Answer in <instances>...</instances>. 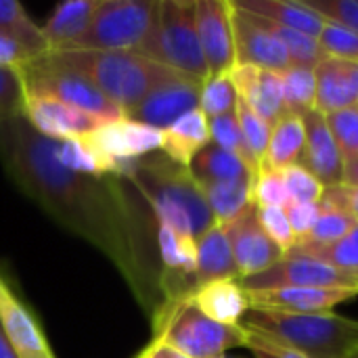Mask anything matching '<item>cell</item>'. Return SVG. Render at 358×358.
<instances>
[{
	"label": "cell",
	"instance_id": "obj_18",
	"mask_svg": "<svg viewBox=\"0 0 358 358\" xmlns=\"http://www.w3.org/2000/svg\"><path fill=\"white\" fill-rule=\"evenodd\" d=\"M315 111L329 115L342 109L358 107V63L325 55L315 65Z\"/></svg>",
	"mask_w": 358,
	"mask_h": 358
},
{
	"label": "cell",
	"instance_id": "obj_12",
	"mask_svg": "<svg viewBox=\"0 0 358 358\" xmlns=\"http://www.w3.org/2000/svg\"><path fill=\"white\" fill-rule=\"evenodd\" d=\"M231 21L235 38V65H250L275 73H283L292 67L285 46L256 15L231 4Z\"/></svg>",
	"mask_w": 358,
	"mask_h": 358
},
{
	"label": "cell",
	"instance_id": "obj_6",
	"mask_svg": "<svg viewBox=\"0 0 358 358\" xmlns=\"http://www.w3.org/2000/svg\"><path fill=\"white\" fill-rule=\"evenodd\" d=\"M195 80L210 76L195 25V0H159L157 23L136 52Z\"/></svg>",
	"mask_w": 358,
	"mask_h": 358
},
{
	"label": "cell",
	"instance_id": "obj_51",
	"mask_svg": "<svg viewBox=\"0 0 358 358\" xmlns=\"http://www.w3.org/2000/svg\"><path fill=\"white\" fill-rule=\"evenodd\" d=\"M0 358H17L15 350L10 348V344H8V340H6V336L2 331V325H0Z\"/></svg>",
	"mask_w": 358,
	"mask_h": 358
},
{
	"label": "cell",
	"instance_id": "obj_33",
	"mask_svg": "<svg viewBox=\"0 0 358 358\" xmlns=\"http://www.w3.org/2000/svg\"><path fill=\"white\" fill-rule=\"evenodd\" d=\"M268 29L271 34L285 46L289 59H292V65H300V67H313L325 57V50L321 48L319 40L313 38V36H306L298 29H292V27H285V25H277L273 21H266L262 17H258Z\"/></svg>",
	"mask_w": 358,
	"mask_h": 358
},
{
	"label": "cell",
	"instance_id": "obj_30",
	"mask_svg": "<svg viewBox=\"0 0 358 358\" xmlns=\"http://www.w3.org/2000/svg\"><path fill=\"white\" fill-rule=\"evenodd\" d=\"M0 36L21 42L36 55L48 52L42 27L36 25L25 8L15 0H0Z\"/></svg>",
	"mask_w": 358,
	"mask_h": 358
},
{
	"label": "cell",
	"instance_id": "obj_20",
	"mask_svg": "<svg viewBox=\"0 0 358 358\" xmlns=\"http://www.w3.org/2000/svg\"><path fill=\"white\" fill-rule=\"evenodd\" d=\"M231 80L237 88L239 99L271 126L287 115L279 73L250 65H235L231 69Z\"/></svg>",
	"mask_w": 358,
	"mask_h": 358
},
{
	"label": "cell",
	"instance_id": "obj_44",
	"mask_svg": "<svg viewBox=\"0 0 358 358\" xmlns=\"http://www.w3.org/2000/svg\"><path fill=\"white\" fill-rule=\"evenodd\" d=\"M319 44L325 50V55L358 63V34L346 27H340L336 23H325L319 36Z\"/></svg>",
	"mask_w": 358,
	"mask_h": 358
},
{
	"label": "cell",
	"instance_id": "obj_34",
	"mask_svg": "<svg viewBox=\"0 0 358 358\" xmlns=\"http://www.w3.org/2000/svg\"><path fill=\"white\" fill-rule=\"evenodd\" d=\"M239 103L237 88L231 80V73L222 76H208L201 84V96H199V109L208 120L235 113Z\"/></svg>",
	"mask_w": 358,
	"mask_h": 358
},
{
	"label": "cell",
	"instance_id": "obj_26",
	"mask_svg": "<svg viewBox=\"0 0 358 358\" xmlns=\"http://www.w3.org/2000/svg\"><path fill=\"white\" fill-rule=\"evenodd\" d=\"M189 172L197 180L199 187L203 185H216V182H233V180H245L254 178V170L235 153L224 151L222 147L206 145L189 164Z\"/></svg>",
	"mask_w": 358,
	"mask_h": 358
},
{
	"label": "cell",
	"instance_id": "obj_15",
	"mask_svg": "<svg viewBox=\"0 0 358 358\" xmlns=\"http://www.w3.org/2000/svg\"><path fill=\"white\" fill-rule=\"evenodd\" d=\"M0 325L17 358H57L44 329L0 273Z\"/></svg>",
	"mask_w": 358,
	"mask_h": 358
},
{
	"label": "cell",
	"instance_id": "obj_27",
	"mask_svg": "<svg viewBox=\"0 0 358 358\" xmlns=\"http://www.w3.org/2000/svg\"><path fill=\"white\" fill-rule=\"evenodd\" d=\"M304 143H306V132H304L302 115H292V113L283 115L271 128L268 149L260 168L281 172L294 164H300L304 153Z\"/></svg>",
	"mask_w": 358,
	"mask_h": 358
},
{
	"label": "cell",
	"instance_id": "obj_31",
	"mask_svg": "<svg viewBox=\"0 0 358 358\" xmlns=\"http://www.w3.org/2000/svg\"><path fill=\"white\" fill-rule=\"evenodd\" d=\"M302 256H310L315 260H321L350 277L358 279V224L340 241L331 245H306V243H296L292 250ZM289 254V252H287Z\"/></svg>",
	"mask_w": 358,
	"mask_h": 358
},
{
	"label": "cell",
	"instance_id": "obj_3",
	"mask_svg": "<svg viewBox=\"0 0 358 358\" xmlns=\"http://www.w3.org/2000/svg\"><path fill=\"white\" fill-rule=\"evenodd\" d=\"M241 327L306 358H358V321L334 310L296 315L250 308Z\"/></svg>",
	"mask_w": 358,
	"mask_h": 358
},
{
	"label": "cell",
	"instance_id": "obj_37",
	"mask_svg": "<svg viewBox=\"0 0 358 358\" xmlns=\"http://www.w3.org/2000/svg\"><path fill=\"white\" fill-rule=\"evenodd\" d=\"M327 128L340 149L344 162L358 157V107L342 109L325 115Z\"/></svg>",
	"mask_w": 358,
	"mask_h": 358
},
{
	"label": "cell",
	"instance_id": "obj_46",
	"mask_svg": "<svg viewBox=\"0 0 358 358\" xmlns=\"http://www.w3.org/2000/svg\"><path fill=\"white\" fill-rule=\"evenodd\" d=\"M44 55H36L34 50H29L27 46H23L21 42L0 36V67L4 69H23L29 63H34L36 59H40Z\"/></svg>",
	"mask_w": 358,
	"mask_h": 358
},
{
	"label": "cell",
	"instance_id": "obj_28",
	"mask_svg": "<svg viewBox=\"0 0 358 358\" xmlns=\"http://www.w3.org/2000/svg\"><path fill=\"white\" fill-rule=\"evenodd\" d=\"M157 252H159L162 273L195 275L197 239L178 233L172 227L157 224Z\"/></svg>",
	"mask_w": 358,
	"mask_h": 358
},
{
	"label": "cell",
	"instance_id": "obj_36",
	"mask_svg": "<svg viewBox=\"0 0 358 358\" xmlns=\"http://www.w3.org/2000/svg\"><path fill=\"white\" fill-rule=\"evenodd\" d=\"M237 120H239V128H241V134H243V141H245V147H248V153L256 166V170L260 168L264 155H266V149H268V141H271V124L264 122L254 109H250L241 99L237 103Z\"/></svg>",
	"mask_w": 358,
	"mask_h": 358
},
{
	"label": "cell",
	"instance_id": "obj_1",
	"mask_svg": "<svg viewBox=\"0 0 358 358\" xmlns=\"http://www.w3.org/2000/svg\"><path fill=\"white\" fill-rule=\"evenodd\" d=\"M0 164L21 193L115 266L151 321L164 306L157 220L132 182L63 168L55 141L38 134L25 117L0 122Z\"/></svg>",
	"mask_w": 358,
	"mask_h": 358
},
{
	"label": "cell",
	"instance_id": "obj_25",
	"mask_svg": "<svg viewBox=\"0 0 358 358\" xmlns=\"http://www.w3.org/2000/svg\"><path fill=\"white\" fill-rule=\"evenodd\" d=\"M222 279H239V271L224 227L214 224L197 239L195 281L197 287H201L210 281H222Z\"/></svg>",
	"mask_w": 358,
	"mask_h": 358
},
{
	"label": "cell",
	"instance_id": "obj_35",
	"mask_svg": "<svg viewBox=\"0 0 358 358\" xmlns=\"http://www.w3.org/2000/svg\"><path fill=\"white\" fill-rule=\"evenodd\" d=\"M357 224L358 220L352 218L348 212L321 203V214H319V220H317L315 229L310 231V235L306 239H302L298 243H306V245H331V243L340 241L342 237H346Z\"/></svg>",
	"mask_w": 358,
	"mask_h": 358
},
{
	"label": "cell",
	"instance_id": "obj_5",
	"mask_svg": "<svg viewBox=\"0 0 358 358\" xmlns=\"http://www.w3.org/2000/svg\"><path fill=\"white\" fill-rule=\"evenodd\" d=\"M153 338L189 358H222L233 348H245L248 331L206 317L191 298L164 304L151 319Z\"/></svg>",
	"mask_w": 358,
	"mask_h": 358
},
{
	"label": "cell",
	"instance_id": "obj_14",
	"mask_svg": "<svg viewBox=\"0 0 358 358\" xmlns=\"http://www.w3.org/2000/svg\"><path fill=\"white\" fill-rule=\"evenodd\" d=\"M195 25L210 76L231 73L235 67V38L229 0H195Z\"/></svg>",
	"mask_w": 358,
	"mask_h": 358
},
{
	"label": "cell",
	"instance_id": "obj_22",
	"mask_svg": "<svg viewBox=\"0 0 358 358\" xmlns=\"http://www.w3.org/2000/svg\"><path fill=\"white\" fill-rule=\"evenodd\" d=\"M99 4H101V0L61 2L52 10L48 21L42 25V34L48 44V52H59V50H67L69 46H73L90 27Z\"/></svg>",
	"mask_w": 358,
	"mask_h": 358
},
{
	"label": "cell",
	"instance_id": "obj_16",
	"mask_svg": "<svg viewBox=\"0 0 358 358\" xmlns=\"http://www.w3.org/2000/svg\"><path fill=\"white\" fill-rule=\"evenodd\" d=\"M23 117L38 134L50 141L84 138L105 124L86 111L44 96H27Z\"/></svg>",
	"mask_w": 358,
	"mask_h": 358
},
{
	"label": "cell",
	"instance_id": "obj_21",
	"mask_svg": "<svg viewBox=\"0 0 358 358\" xmlns=\"http://www.w3.org/2000/svg\"><path fill=\"white\" fill-rule=\"evenodd\" d=\"M191 300L206 317L224 325H241L250 310L248 292L241 287L239 279L210 281L197 287Z\"/></svg>",
	"mask_w": 358,
	"mask_h": 358
},
{
	"label": "cell",
	"instance_id": "obj_49",
	"mask_svg": "<svg viewBox=\"0 0 358 358\" xmlns=\"http://www.w3.org/2000/svg\"><path fill=\"white\" fill-rule=\"evenodd\" d=\"M136 358H189L185 357V355H180L178 350H174L172 346H168L166 342H162V340H151L138 355Z\"/></svg>",
	"mask_w": 358,
	"mask_h": 358
},
{
	"label": "cell",
	"instance_id": "obj_48",
	"mask_svg": "<svg viewBox=\"0 0 358 358\" xmlns=\"http://www.w3.org/2000/svg\"><path fill=\"white\" fill-rule=\"evenodd\" d=\"M319 203L344 210L358 220V187H348V185L329 187L323 191V197Z\"/></svg>",
	"mask_w": 358,
	"mask_h": 358
},
{
	"label": "cell",
	"instance_id": "obj_17",
	"mask_svg": "<svg viewBox=\"0 0 358 358\" xmlns=\"http://www.w3.org/2000/svg\"><path fill=\"white\" fill-rule=\"evenodd\" d=\"M248 292V289H245ZM358 296V289H325V287H281V289H258L248 292L252 310L273 313H331L338 304L350 302Z\"/></svg>",
	"mask_w": 358,
	"mask_h": 358
},
{
	"label": "cell",
	"instance_id": "obj_32",
	"mask_svg": "<svg viewBox=\"0 0 358 358\" xmlns=\"http://www.w3.org/2000/svg\"><path fill=\"white\" fill-rule=\"evenodd\" d=\"M281 76L283 86V101H285V113L292 115H304L315 109V96H317V82H315V69L313 67H300L292 65Z\"/></svg>",
	"mask_w": 358,
	"mask_h": 358
},
{
	"label": "cell",
	"instance_id": "obj_19",
	"mask_svg": "<svg viewBox=\"0 0 358 358\" xmlns=\"http://www.w3.org/2000/svg\"><path fill=\"white\" fill-rule=\"evenodd\" d=\"M302 122H304L306 143H304V153H302L300 164L306 170H310L325 189L342 185L344 159L327 128L325 115L313 109L302 115Z\"/></svg>",
	"mask_w": 358,
	"mask_h": 358
},
{
	"label": "cell",
	"instance_id": "obj_40",
	"mask_svg": "<svg viewBox=\"0 0 358 358\" xmlns=\"http://www.w3.org/2000/svg\"><path fill=\"white\" fill-rule=\"evenodd\" d=\"M25 103H27V90L21 69L0 67V122L23 117Z\"/></svg>",
	"mask_w": 358,
	"mask_h": 358
},
{
	"label": "cell",
	"instance_id": "obj_23",
	"mask_svg": "<svg viewBox=\"0 0 358 358\" xmlns=\"http://www.w3.org/2000/svg\"><path fill=\"white\" fill-rule=\"evenodd\" d=\"M210 120L201 109H193L162 130V153L172 162L189 168L193 157L210 145Z\"/></svg>",
	"mask_w": 358,
	"mask_h": 358
},
{
	"label": "cell",
	"instance_id": "obj_50",
	"mask_svg": "<svg viewBox=\"0 0 358 358\" xmlns=\"http://www.w3.org/2000/svg\"><path fill=\"white\" fill-rule=\"evenodd\" d=\"M342 185L348 187H358V157L344 162V176H342Z\"/></svg>",
	"mask_w": 358,
	"mask_h": 358
},
{
	"label": "cell",
	"instance_id": "obj_13",
	"mask_svg": "<svg viewBox=\"0 0 358 358\" xmlns=\"http://www.w3.org/2000/svg\"><path fill=\"white\" fill-rule=\"evenodd\" d=\"M224 233L233 250L239 279L260 275L283 258V252L271 241V237L262 229L258 208L254 203L248 206L235 220L224 224Z\"/></svg>",
	"mask_w": 358,
	"mask_h": 358
},
{
	"label": "cell",
	"instance_id": "obj_45",
	"mask_svg": "<svg viewBox=\"0 0 358 358\" xmlns=\"http://www.w3.org/2000/svg\"><path fill=\"white\" fill-rule=\"evenodd\" d=\"M285 214L289 218V224H292L298 241H302L315 229L319 214H321V203H287Z\"/></svg>",
	"mask_w": 358,
	"mask_h": 358
},
{
	"label": "cell",
	"instance_id": "obj_10",
	"mask_svg": "<svg viewBox=\"0 0 358 358\" xmlns=\"http://www.w3.org/2000/svg\"><path fill=\"white\" fill-rule=\"evenodd\" d=\"M248 292L258 289H281V287H325V289H358V279L321 262L310 256L296 252L285 254L271 268L260 275L239 279Z\"/></svg>",
	"mask_w": 358,
	"mask_h": 358
},
{
	"label": "cell",
	"instance_id": "obj_11",
	"mask_svg": "<svg viewBox=\"0 0 358 358\" xmlns=\"http://www.w3.org/2000/svg\"><path fill=\"white\" fill-rule=\"evenodd\" d=\"M201 84L203 80L172 71L134 109L124 113V117L151 126L155 130H166L185 113L199 109Z\"/></svg>",
	"mask_w": 358,
	"mask_h": 358
},
{
	"label": "cell",
	"instance_id": "obj_39",
	"mask_svg": "<svg viewBox=\"0 0 358 358\" xmlns=\"http://www.w3.org/2000/svg\"><path fill=\"white\" fill-rule=\"evenodd\" d=\"M281 176L287 189L289 203H319L321 201L325 187L302 164H294L281 170Z\"/></svg>",
	"mask_w": 358,
	"mask_h": 358
},
{
	"label": "cell",
	"instance_id": "obj_52",
	"mask_svg": "<svg viewBox=\"0 0 358 358\" xmlns=\"http://www.w3.org/2000/svg\"><path fill=\"white\" fill-rule=\"evenodd\" d=\"M222 358H224V357H222Z\"/></svg>",
	"mask_w": 358,
	"mask_h": 358
},
{
	"label": "cell",
	"instance_id": "obj_42",
	"mask_svg": "<svg viewBox=\"0 0 358 358\" xmlns=\"http://www.w3.org/2000/svg\"><path fill=\"white\" fill-rule=\"evenodd\" d=\"M258 218H260L262 229L266 231L271 241L283 252V256L296 248L298 237L289 224L285 208H258Z\"/></svg>",
	"mask_w": 358,
	"mask_h": 358
},
{
	"label": "cell",
	"instance_id": "obj_41",
	"mask_svg": "<svg viewBox=\"0 0 358 358\" xmlns=\"http://www.w3.org/2000/svg\"><path fill=\"white\" fill-rule=\"evenodd\" d=\"M252 203L256 208H285L289 203L281 172L260 168L252 182Z\"/></svg>",
	"mask_w": 358,
	"mask_h": 358
},
{
	"label": "cell",
	"instance_id": "obj_47",
	"mask_svg": "<svg viewBox=\"0 0 358 358\" xmlns=\"http://www.w3.org/2000/svg\"><path fill=\"white\" fill-rule=\"evenodd\" d=\"M245 348L254 355V358H306L304 355L287 348V346H281L264 336H258V334H252L248 331L245 336Z\"/></svg>",
	"mask_w": 358,
	"mask_h": 358
},
{
	"label": "cell",
	"instance_id": "obj_7",
	"mask_svg": "<svg viewBox=\"0 0 358 358\" xmlns=\"http://www.w3.org/2000/svg\"><path fill=\"white\" fill-rule=\"evenodd\" d=\"M159 0H101L86 34L67 50L138 52L155 29Z\"/></svg>",
	"mask_w": 358,
	"mask_h": 358
},
{
	"label": "cell",
	"instance_id": "obj_24",
	"mask_svg": "<svg viewBox=\"0 0 358 358\" xmlns=\"http://www.w3.org/2000/svg\"><path fill=\"white\" fill-rule=\"evenodd\" d=\"M231 4L250 15L273 21L277 25L298 29L317 40L327 23L319 13L308 8L304 2H294V0L292 2L289 0H231Z\"/></svg>",
	"mask_w": 358,
	"mask_h": 358
},
{
	"label": "cell",
	"instance_id": "obj_4",
	"mask_svg": "<svg viewBox=\"0 0 358 358\" xmlns=\"http://www.w3.org/2000/svg\"><path fill=\"white\" fill-rule=\"evenodd\" d=\"M52 61L86 78L122 113L134 109L174 69L145 59L136 52L59 50L48 52Z\"/></svg>",
	"mask_w": 358,
	"mask_h": 358
},
{
	"label": "cell",
	"instance_id": "obj_29",
	"mask_svg": "<svg viewBox=\"0 0 358 358\" xmlns=\"http://www.w3.org/2000/svg\"><path fill=\"white\" fill-rule=\"evenodd\" d=\"M252 182L254 178H245V180L216 182V185L201 187L216 224L220 227L229 224L248 206H252Z\"/></svg>",
	"mask_w": 358,
	"mask_h": 358
},
{
	"label": "cell",
	"instance_id": "obj_2",
	"mask_svg": "<svg viewBox=\"0 0 358 358\" xmlns=\"http://www.w3.org/2000/svg\"><path fill=\"white\" fill-rule=\"evenodd\" d=\"M128 180L149 203L157 224L172 227L193 239H199L216 224L189 168L172 162L162 151L141 157Z\"/></svg>",
	"mask_w": 358,
	"mask_h": 358
},
{
	"label": "cell",
	"instance_id": "obj_38",
	"mask_svg": "<svg viewBox=\"0 0 358 358\" xmlns=\"http://www.w3.org/2000/svg\"><path fill=\"white\" fill-rule=\"evenodd\" d=\"M210 138H212L214 145H218L224 151H231L237 157H241L256 174V166H254V162H252V157L248 153V147H245V141H243V134H241V128H239L237 113H227V115L210 120Z\"/></svg>",
	"mask_w": 358,
	"mask_h": 358
},
{
	"label": "cell",
	"instance_id": "obj_9",
	"mask_svg": "<svg viewBox=\"0 0 358 358\" xmlns=\"http://www.w3.org/2000/svg\"><path fill=\"white\" fill-rule=\"evenodd\" d=\"M84 143L101 162L103 174L130 178L136 162L162 149V130L128 117L101 124L84 136Z\"/></svg>",
	"mask_w": 358,
	"mask_h": 358
},
{
	"label": "cell",
	"instance_id": "obj_43",
	"mask_svg": "<svg viewBox=\"0 0 358 358\" xmlns=\"http://www.w3.org/2000/svg\"><path fill=\"white\" fill-rule=\"evenodd\" d=\"M327 23H336L358 34V0H304Z\"/></svg>",
	"mask_w": 358,
	"mask_h": 358
},
{
	"label": "cell",
	"instance_id": "obj_8",
	"mask_svg": "<svg viewBox=\"0 0 358 358\" xmlns=\"http://www.w3.org/2000/svg\"><path fill=\"white\" fill-rule=\"evenodd\" d=\"M21 76L25 80L27 96L55 99L59 103L71 105L80 111L94 115L101 122H113L124 117V113L111 101H107V96L99 92L86 78L59 65L48 57V52L23 67Z\"/></svg>",
	"mask_w": 358,
	"mask_h": 358
}]
</instances>
